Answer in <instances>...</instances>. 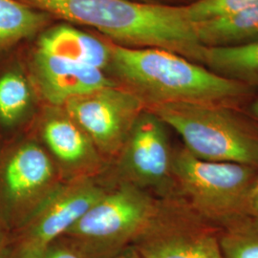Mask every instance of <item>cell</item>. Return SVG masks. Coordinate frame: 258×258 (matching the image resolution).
Here are the masks:
<instances>
[{
    "label": "cell",
    "mask_w": 258,
    "mask_h": 258,
    "mask_svg": "<svg viewBox=\"0 0 258 258\" xmlns=\"http://www.w3.org/2000/svg\"><path fill=\"white\" fill-rule=\"evenodd\" d=\"M38 258H86L63 236L51 243Z\"/></svg>",
    "instance_id": "obj_20"
},
{
    "label": "cell",
    "mask_w": 258,
    "mask_h": 258,
    "mask_svg": "<svg viewBox=\"0 0 258 258\" xmlns=\"http://www.w3.org/2000/svg\"><path fill=\"white\" fill-rule=\"evenodd\" d=\"M35 45L53 55L88 65L106 73L110 52L104 37L91 35L66 22H55L39 34Z\"/></svg>",
    "instance_id": "obj_13"
},
{
    "label": "cell",
    "mask_w": 258,
    "mask_h": 258,
    "mask_svg": "<svg viewBox=\"0 0 258 258\" xmlns=\"http://www.w3.org/2000/svg\"><path fill=\"white\" fill-rule=\"evenodd\" d=\"M161 198L115 182L62 235L86 258H110L131 247L155 215Z\"/></svg>",
    "instance_id": "obj_5"
},
{
    "label": "cell",
    "mask_w": 258,
    "mask_h": 258,
    "mask_svg": "<svg viewBox=\"0 0 258 258\" xmlns=\"http://www.w3.org/2000/svg\"><path fill=\"white\" fill-rule=\"evenodd\" d=\"M184 141L194 156L210 162L258 168V133L236 107L200 102H170L146 108Z\"/></svg>",
    "instance_id": "obj_3"
},
{
    "label": "cell",
    "mask_w": 258,
    "mask_h": 258,
    "mask_svg": "<svg viewBox=\"0 0 258 258\" xmlns=\"http://www.w3.org/2000/svg\"><path fill=\"white\" fill-rule=\"evenodd\" d=\"M222 258H258V218L245 215L220 229Z\"/></svg>",
    "instance_id": "obj_18"
},
{
    "label": "cell",
    "mask_w": 258,
    "mask_h": 258,
    "mask_svg": "<svg viewBox=\"0 0 258 258\" xmlns=\"http://www.w3.org/2000/svg\"><path fill=\"white\" fill-rule=\"evenodd\" d=\"M249 212L251 215L258 218V179L253 187L251 197H250V205H249Z\"/></svg>",
    "instance_id": "obj_23"
},
{
    "label": "cell",
    "mask_w": 258,
    "mask_h": 258,
    "mask_svg": "<svg viewBox=\"0 0 258 258\" xmlns=\"http://www.w3.org/2000/svg\"><path fill=\"white\" fill-rule=\"evenodd\" d=\"M39 133L63 181L103 172L106 160L63 106L44 105Z\"/></svg>",
    "instance_id": "obj_12"
},
{
    "label": "cell",
    "mask_w": 258,
    "mask_h": 258,
    "mask_svg": "<svg viewBox=\"0 0 258 258\" xmlns=\"http://www.w3.org/2000/svg\"><path fill=\"white\" fill-rule=\"evenodd\" d=\"M63 182L46 148L27 142L7 159L1 175L2 191L10 209L19 214L18 228Z\"/></svg>",
    "instance_id": "obj_10"
},
{
    "label": "cell",
    "mask_w": 258,
    "mask_h": 258,
    "mask_svg": "<svg viewBox=\"0 0 258 258\" xmlns=\"http://www.w3.org/2000/svg\"><path fill=\"white\" fill-rule=\"evenodd\" d=\"M249 112L255 119L258 120V99L249 104Z\"/></svg>",
    "instance_id": "obj_25"
},
{
    "label": "cell",
    "mask_w": 258,
    "mask_h": 258,
    "mask_svg": "<svg viewBox=\"0 0 258 258\" xmlns=\"http://www.w3.org/2000/svg\"><path fill=\"white\" fill-rule=\"evenodd\" d=\"M6 258H7V257H6Z\"/></svg>",
    "instance_id": "obj_26"
},
{
    "label": "cell",
    "mask_w": 258,
    "mask_h": 258,
    "mask_svg": "<svg viewBox=\"0 0 258 258\" xmlns=\"http://www.w3.org/2000/svg\"><path fill=\"white\" fill-rule=\"evenodd\" d=\"M167 125L145 109L114 159L115 182L132 184L157 198L180 197L172 173L173 150Z\"/></svg>",
    "instance_id": "obj_8"
},
{
    "label": "cell",
    "mask_w": 258,
    "mask_h": 258,
    "mask_svg": "<svg viewBox=\"0 0 258 258\" xmlns=\"http://www.w3.org/2000/svg\"><path fill=\"white\" fill-rule=\"evenodd\" d=\"M220 229L181 197L161 199L131 247L142 258H222Z\"/></svg>",
    "instance_id": "obj_6"
},
{
    "label": "cell",
    "mask_w": 258,
    "mask_h": 258,
    "mask_svg": "<svg viewBox=\"0 0 258 258\" xmlns=\"http://www.w3.org/2000/svg\"><path fill=\"white\" fill-rule=\"evenodd\" d=\"M55 22L50 15L18 0H0V52L37 37Z\"/></svg>",
    "instance_id": "obj_15"
},
{
    "label": "cell",
    "mask_w": 258,
    "mask_h": 258,
    "mask_svg": "<svg viewBox=\"0 0 258 258\" xmlns=\"http://www.w3.org/2000/svg\"><path fill=\"white\" fill-rule=\"evenodd\" d=\"M97 177L63 181L12 234L7 258H38L97 203L110 186Z\"/></svg>",
    "instance_id": "obj_7"
},
{
    "label": "cell",
    "mask_w": 258,
    "mask_h": 258,
    "mask_svg": "<svg viewBox=\"0 0 258 258\" xmlns=\"http://www.w3.org/2000/svg\"><path fill=\"white\" fill-rule=\"evenodd\" d=\"M172 173L180 197L219 229L250 214L258 168L204 161L182 148L173 150Z\"/></svg>",
    "instance_id": "obj_4"
},
{
    "label": "cell",
    "mask_w": 258,
    "mask_h": 258,
    "mask_svg": "<svg viewBox=\"0 0 258 258\" xmlns=\"http://www.w3.org/2000/svg\"><path fill=\"white\" fill-rule=\"evenodd\" d=\"M34 95L27 74L20 66L0 75V122L7 126L20 122L32 107Z\"/></svg>",
    "instance_id": "obj_17"
},
{
    "label": "cell",
    "mask_w": 258,
    "mask_h": 258,
    "mask_svg": "<svg viewBox=\"0 0 258 258\" xmlns=\"http://www.w3.org/2000/svg\"><path fill=\"white\" fill-rule=\"evenodd\" d=\"M63 107L106 161L119 154L139 115L146 109L135 95L118 84L75 97Z\"/></svg>",
    "instance_id": "obj_9"
},
{
    "label": "cell",
    "mask_w": 258,
    "mask_h": 258,
    "mask_svg": "<svg viewBox=\"0 0 258 258\" xmlns=\"http://www.w3.org/2000/svg\"><path fill=\"white\" fill-rule=\"evenodd\" d=\"M204 66L254 89L258 87V42L247 46L207 48Z\"/></svg>",
    "instance_id": "obj_16"
},
{
    "label": "cell",
    "mask_w": 258,
    "mask_h": 258,
    "mask_svg": "<svg viewBox=\"0 0 258 258\" xmlns=\"http://www.w3.org/2000/svg\"><path fill=\"white\" fill-rule=\"evenodd\" d=\"M258 0H197L184 6L188 19L195 24L235 15L257 5Z\"/></svg>",
    "instance_id": "obj_19"
},
{
    "label": "cell",
    "mask_w": 258,
    "mask_h": 258,
    "mask_svg": "<svg viewBox=\"0 0 258 258\" xmlns=\"http://www.w3.org/2000/svg\"><path fill=\"white\" fill-rule=\"evenodd\" d=\"M60 22L93 28L126 48H157L203 65L206 47L184 6H161L131 0H18Z\"/></svg>",
    "instance_id": "obj_1"
},
{
    "label": "cell",
    "mask_w": 258,
    "mask_h": 258,
    "mask_svg": "<svg viewBox=\"0 0 258 258\" xmlns=\"http://www.w3.org/2000/svg\"><path fill=\"white\" fill-rule=\"evenodd\" d=\"M131 1L144 3V4H150V5L182 7V6H187L197 0H131Z\"/></svg>",
    "instance_id": "obj_22"
},
{
    "label": "cell",
    "mask_w": 258,
    "mask_h": 258,
    "mask_svg": "<svg viewBox=\"0 0 258 258\" xmlns=\"http://www.w3.org/2000/svg\"><path fill=\"white\" fill-rule=\"evenodd\" d=\"M25 72L36 96L49 106H63L75 97L117 84L100 69L47 53L36 45L27 54Z\"/></svg>",
    "instance_id": "obj_11"
},
{
    "label": "cell",
    "mask_w": 258,
    "mask_h": 258,
    "mask_svg": "<svg viewBox=\"0 0 258 258\" xmlns=\"http://www.w3.org/2000/svg\"><path fill=\"white\" fill-rule=\"evenodd\" d=\"M12 233L8 225L0 218V258L7 257Z\"/></svg>",
    "instance_id": "obj_21"
},
{
    "label": "cell",
    "mask_w": 258,
    "mask_h": 258,
    "mask_svg": "<svg viewBox=\"0 0 258 258\" xmlns=\"http://www.w3.org/2000/svg\"><path fill=\"white\" fill-rule=\"evenodd\" d=\"M110 258H142L139 254L138 251L133 247H128L127 249H123L120 253L114 255Z\"/></svg>",
    "instance_id": "obj_24"
},
{
    "label": "cell",
    "mask_w": 258,
    "mask_h": 258,
    "mask_svg": "<svg viewBox=\"0 0 258 258\" xmlns=\"http://www.w3.org/2000/svg\"><path fill=\"white\" fill-rule=\"evenodd\" d=\"M106 41L110 52L106 74L135 95L146 108L170 102L237 107L254 90L166 50L126 48Z\"/></svg>",
    "instance_id": "obj_2"
},
{
    "label": "cell",
    "mask_w": 258,
    "mask_h": 258,
    "mask_svg": "<svg viewBox=\"0 0 258 258\" xmlns=\"http://www.w3.org/2000/svg\"><path fill=\"white\" fill-rule=\"evenodd\" d=\"M206 48L247 46L258 42V4L230 17L195 24Z\"/></svg>",
    "instance_id": "obj_14"
}]
</instances>
